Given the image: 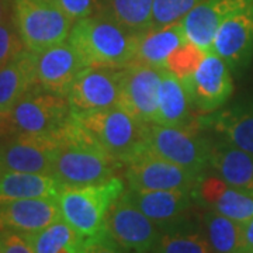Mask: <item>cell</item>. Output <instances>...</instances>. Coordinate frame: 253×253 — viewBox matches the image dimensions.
I'll list each match as a JSON object with an SVG mask.
<instances>
[{
	"instance_id": "cell-25",
	"label": "cell",
	"mask_w": 253,
	"mask_h": 253,
	"mask_svg": "<svg viewBox=\"0 0 253 253\" xmlns=\"http://www.w3.org/2000/svg\"><path fill=\"white\" fill-rule=\"evenodd\" d=\"M154 0H96V11L141 34L152 28Z\"/></svg>"
},
{
	"instance_id": "cell-34",
	"label": "cell",
	"mask_w": 253,
	"mask_h": 253,
	"mask_svg": "<svg viewBox=\"0 0 253 253\" xmlns=\"http://www.w3.org/2000/svg\"><path fill=\"white\" fill-rule=\"evenodd\" d=\"M54 1L73 21L89 17L96 11V0H54Z\"/></svg>"
},
{
	"instance_id": "cell-19",
	"label": "cell",
	"mask_w": 253,
	"mask_h": 253,
	"mask_svg": "<svg viewBox=\"0 0 253 253\" xmlns=\"http://www.w3.org/2000/svg\"><path fill=\"white\" fill-rule=\"evenodd\" d=\"M128 200L152 219L162 229L184 219L194 201V193L187 190H129L126 191Z\"/></svg>"
},
{
	"instance_id": "cell-27",
	"label": "cell",
	"mask_w": 253,
	"mask_h": 253,
	"mask_svg": "<svg viewBox=\"0 0 253 253\" xmlns=\"http://www.w3.org/2000/svg\"><path fill=\"white\" fill-rule=\"evenodd\" d=\"M201 228L212 253H245L244 225L208 210L201 218Z\"/></svg>"
},
{
	"instance_id": "cell-3",
	"label": "cell",
	"mask_w": 253,
	"mask_h": 253,
	"mask_svg": "<svg viewBox=\"0 0 253 253\" xmlns=\"http://www.w3.org/2000/svg\"><path fill=\"white\" fill-rule=\"evenodd\" d=\"M126 190L123 179L113 176L109 180L82 187H63L58 196L62 219L83 238H94L106 231L110 208Z\"/></svg>"
},
{
	"instance_id": "cell-35",
	"label": "cell",
	"mask_w": 253,
	"mask_h": 253,
	"mask_svg": "<svg viewBox=\"0 0 253 253\" xmlns=\"http://www.w3.org/2000/svg\"><path fill=\"white\" fill-rule=\"evenodd\" d=\"M87 253H126V251L113 239V236L106 229L100 235L89 238Z\"/></svg>"
},
{
	"instance_id": "cell-10",
	"label": "cell",
	"mask_w": 253,
	"mask_h": 253,
	"mask_svg": "<svg viewBox=\"0 0 253 253\" xmlns=\"http://www.w3.org/2000/svg\"><path fill=\"white\" fill-rule=\"evenodd\" d=\"M162 66L129 63L124 68L118 106L144 124L158 123V99L162 82Z\"/></svg>"
},
{
	"instance_id": "cell-15",
	"label": "cell",
	"mask_w": 253,
	"mask_h": 253,
	"mask_svg": "<svg viewBox=\"0 0 253 253\" xmlns=\"http://www.w3.org/2000/svg\"><path fill=\"white\" fill-rule=\"evenodd\" d=\"M253 0H204L183 18L190 42L206 52L212 51V42L219 26L238 11L251 6Z\"/></svg>"
},
{
	"instance_id": "cell-1",
	"label": "cell",
	"mask_w": 253,
	"mask_h": 253,
	"mask_svg": "<svg viewBox=\"0 0 253 253\" xmlns=\"http://www.w3.org/2000/svg\"><path fill=\"white\" fill-rule=\"evenodd\" d=\"M123 166L72 117L58 132L52 176L62 187H82L109 180Z\"/></svg>"
},
{
	"instance_id": "cell-6",
	"label": "cell",
	"mask_w": 253,
	"mask_h": 253,
	"mask_svg": "<svg viewBox=\"0 0 253 253\" xmlns=\"http://www.w3.org/2000/svg\"><path fill=\"white\" fill-rule=\"evenodd\" d=\"M145 146L152 154L200 176L210 166L211 144L197 134L196 128L146 124Z\"/></svg>"
},
{
	"instance_id": "cell-12",
	"label": "cell",
	"mask_w": 253,
	"mask_h": 253,
	"mask_svg": "<svg viewBox=\"0 0 253 253\" xmlns=\"http://www.w3.org/2000/svg\"><path fill=\"white\" fill-rule=\"evenodd\" d=\"M56 135H11L0 145V165L3 172L51 174L54 170Z\"/></svg>"
},
{
	"instance_id": "cell-30",
	"label": "cell",
	"mask_w": 253,
	"mask_h": 253,
	"mask_svg": "<svg viewBox=\"0 0 253 253\" xmlns=\"http://www.w3.org/2000/svg\"><path fill=\"white\" fill-rule=\"evenodd\" d=\"M206 55H207L206 51H203L196 44L186 41L183 45L174 49L172 55L168 58V61L165 63V69H168L180 81H187L189 78H191V75L197 71V68L206 58Z\"/></svg>"
},
{
	"instance_id": "cell-4",
	"label": "cell",
	"mask_w": 253,
	"mask_h": 253,
	"mask_svg": "<svg viewBox=\"0 0 253 253\" xmlns=\"http://www.w3.org/2000/svg\"><path fill=\"white\" fill-rule=\"evenodd\" d=\"M73 116L101 148L123 166L144 146L146 124L120 106L79 114L73 113Z\"/></svg>"
},
{
	"instance_id": "cell-9",
	"label": "cell",
	"mask_w": 253,
	"mask_h": 253,
	"mask_svg": "<svg viewBox=\"0 0 253 253\" xmlns=\"http://www.w3.org/2000/svg\"><path fill=\"white\" fill-rule=\"evenodd\" d=\"M106 229L126 253H149L162 234V228L128 200L124 194L110 208Z\"/></svg>"
},
{
	"instance_id": "cell-21",
	"label": "cell",
	"mask_w": 253,
	"mask_h": 253,
	"mask_svg": "<svg viewBox=\"0 0 253 253\" xmlns=\"http://www.w3.org/2000/svg\"><path fill=\"white\" fill-rule=\"evenodd\" d=\"M210 168L229 186L253 193V154L228 141L211 145Z\"/></svg>"
},
{
	"instance_id": "cell-18",
	"label": "cell",
	"mask_w": 253,
	"mask_h": 253,
	"mask_svg": "<svg viewBox=\"0 0 253 253\" xmlns=\"http://www.w3.org/2000/svg\"><path fill=\"white\" fill-rule=\"evenodd\" d=\"M212 52L234 69L249 62L253 54V3L219 26L212 42Z\"/></svg>"
},
{
	"instance_id": "cell-23",
	"label": "cell",
	"mask_w": 253,
	"mask_h": 253,
	"mask_svg": "<svg viewBox=\"0 0 253 253\" xmlns=\"http://www.w3.org/2000/svg\"><path fill=\"white\" fill-rule=\"evenodd\" d=\"M191 104L193 101L184 82L165 69L158 99V124L194 128Z\"/></svg>"
},
{
	"instance_id": "cell-7",
	"label": "cell",
	"mask_w": 253,
	"mask_h": 253,
	"mask_svg": "<svg viewBox=\"0 0 253 253\" xmlns=\"http://www.w3.org/2000/svg\"><path fill=\"white\" fill-rule=\"evenodd\" d=\"M10 117L14 135H56L72 117V109L66 97L36 87L11 107Z\"/></svg>"
},
{
	"instance_id": "cell-37",
	"label": "cell",
	"mask_w": 253,
	"mask_h": 253,
	"mask_svg": "<svg viewBox=\"0 0 253 253\" xmlns=\"http://www.w3.org/2000/svg\"><path fill=\"white\" fill-rule=\"evenodd\" d=\"M245 253H253V218L244 225Z\"/></svg>"
},
{
	"instance_id": "cell-40",
	"label": "cell",
	"mask_w": 253,
	"mask_h": 253,
	"mask_svg": "<svg viewBox=\"0 0 253 253\" xmlns=\"http://www.w3.org/2000/svg\"><path fill=\"white\" fill-rule=\"evenodd\" d=\"M0 253H1V252H0Z\"/></svg>"
},
{
	"instance_id": "cell-16",
	"label": "cell",
	"mask_w": 253,
	"mask_h": 253,
	"mask_svg": "<svg viewBox=\"0 0 253 253\" xmlns=\"http://www.w3.org/2000/svg\"><path fill=\"white\" fill-rule=\"evenodd\" d=\"M62 219L58 199H27L0 203V231L36 234Z\"/></svg>"
},
{
	"instance_id": "cell-5",
	"label": "cell",
	"mask_w": 253,
	"mask_h": 253,
	"mask_svg": "<svg viewBox=\"0 0 253 253\" xmlns=\"http://www.w3.org/2000/svg\"><path fill=\"white\" fill-rule=\"evenodd\" d=\"M13 20L26 49L34 54L68 41L75 23L54 0H13Z\"/></svg>"
},
{
	"instance_id": "cell-39",
	"label": "cell",
	"mask_w": 253,
	"mask_h": 253,
	"mask_svg": "<svg viewBox=\"0 0 253 253\" xmlns=\"http://www.w3.org/2000/svg\"><path fill=\"white\" fill-rule=\"evenodd\" d=\"M1 174H3V169H1V165H0V177H1Z\"/></svg>"
},
{
	"instance_id": "cell-22",
	"label": "cell",
	"mask_w": 253,
	"mask_h": 253,
	"mask_svg": "<svg viewBox=\"0 0 253 253\" xmlns=\"http://www.w3.org/2000/svg\"><path fill=\"white\" fill-rule=\"evenodd\" d=\"M186 41L189 40L181 21L166 27L151 28L138 37L134 62L165 68L173 51Z\"/></svg>"
},
{
	"instance_id": "cell-26",
	"label": "cell",
	"mask_w": 253,
	"mask_h": 253,
	"mask_svg": "<svg viewBox=\"0 0 253 253\" xmlns=\"http://www.w3.org/2000/svg\"><path fill=\"white\" fill-rule=\"evenodd\" d=\"M203 124L224 136V141L253 154V110H228L203 118Z\"/></svg>"
},
{
	"instance_id": "cell-14",
	"label": "cell",
	"mask_w": 253,
	"mask_h": 253,
	"mask_svg": "<svg viewBox=\"0 0 253 253\" xmlns=\"http://www.w3.org/2000/svg\"><path fill=\"white\" fill-rule=\"evenodd\" d=\"M86 68L75 46L65 41L37 54V79L44 90L68 97L73 81Z\"/></svg>"
},
{
	"instance_id": "cell-2",
	"label": "cell",
	"mask_w": 253,
	"mask_h": 253,
	"mask_svg": "<svg viewBox=\"0 0 253 253\" xmlns=\"http://www.w3.org/2000/svg\"><path fill=\"white\" fill-rule=\"evenodd\" d=\"M138 37L116 20L94 13L73 23L68 41L86 66L126 68L134 62Z\"/></svg>"
},
{
	"instance_id": "cell-17",
	"label": "cell",
	"mask_w": 253,
	"mask_h": 253,
	"mask_svg": "<svg viewBox=\"0 0 253 253\" xmlns=\"http://www.w3.org/2000/svg\"><path fill=\"white\" fill-rule=\"evenodd\" d=\"M194 199L241 225L248 224L253 218L252 191L229 186L218 176L201 177L194 191Z\"/></svg>"
},
{
	"instance_id": "cell-13",
	"label": "cell",
	"mask_w": 253,
	"mask_h": 253,
	"mask_svg": "<svg viewBox=\"0 0 253 253\" xmlns=\"http://www.w3.org/2000/svg\"><path fill=\"white\" fill-rule=\"evenodd\" d=\"M184 84L193 104L208 113L224 106L234 91V82L229 65L215 52H207L197 71Z\"/></svg>"
},
{
	"instance_id": "cell-36",
	"label": "cell",
	"mask_w": 253,
	"mask_h": 253,
	"mask_svg": "<svg viewBox=\"0 0 253 253\" xmlns=\"http://www.w3.org/2000/svg\"><path fill=\"white\" fill-rule=\"evenodd\" d=\"M14 135V126L11 123L10 111L0 109V138Z\"/></svg>"
},
{
	"instance_id": "cell-38",
	"label": "cell",
	"mask_w": 253,
	"mask_h": 253,
	"mask_svg": "<svg viewBox=\"0 0 253 253\" xmlns=\"http://www.w3.org/2000/svg\"><path fill=\"white\" fill-rule=\"evenodd\" d=\"M13 20V0H0V23Z\"/></svg>"
},
{
	"instance_id": "cell-11",
	"label": "cell",
	"mask_w": 253,
	"mask_h": 253,
	"mask_svg": "<svg viewBox=\"0 0 253 253\" xmlns=\"http://www.w3.org/2000/svg\"><path fill=\"white\" fill-rule=\"evenodd\" d=\"M124 68L86 66L73 81L68 101L73 113H87L118 106Z\"/></svg>"
},
{
	"instance_id": "cell-33",
	"label": "cell",
	"mask_w": 253,
	"mask_h": 253,
	"mask_svg": "<svg viewBox=\"0 0 253 253\" xmlns=\"http://www.w3.org/2000/svg\"><path fill=\"white\" fill-rule=\"evenodd\" d=\"M1 253H34L27 236L14 231H0Z\"/></svg>"
},
{
	"instance_id": "cell-24",
	"label": "cell",
	"mask_w": 253,
	"mask_h": 253,
	"mask_svg": "<svg viewBox=\"0 0 253 253\" xmlns=\"http://www.w3.org/2000/svg\"><path fill=\"white\" fill-rule=\"evenodd\" d=\"M62 184L51 174L3 172L0 177V203L27 199H58Z\"/></svg>"
},
{
	"instance_id": "cell-31",
	"label": "cell",
	"mask_w": 253,
	"mask_h": 253,
	"mask_svg": "<svg viewBox=\"0 0 253 253\" xmlns=\"http://www.w3.org/2000/svg\"><path fill=\"white\" fill-rule=\"evenodd\" d=\"M201 1L204 0H154L152 28L180 23Z\"/></svg>"
},
{
	"instance_id": "cell-8",
	"label": "cell",
	"mask_w": 253,
	"mask_h": 253,
	"mask_svg": "<svg viewBox=\"0 0 253 253\" xmlns=\"http://www.w3.org/2000/svg\"><path fill=\"white\" fill-rule=\"evenodd\" d=\"M201 177L152 154L145 144L126 163V180L129 190H187L194 193Z\"/></svg>"
},
{
	"instance_id": "cell-20",
	"label": "cell",
	"mask_w": 253,
	"mask_h": 253,
	"mask_svg": "<svg viewBox=\"0 0 253 253\" xmlns=\"http://www.w3.org/2000/svg\"><path fill=\"white\" fill-rule=\"evenodd\" d=\"M38 86L37 54L24 49L0 69V109L10 111L26 93Z\"/></svg>"
},
{
	"instance_id": "cell-32",
	"label": "cell",
	"mask_w": 253,
	"mask_h": 253,
	"mask_svg": "<svg viewBox=\"0 0 253 253\" xmlns=\"http://www.w3.org/2000/svg\"><path fill=\"white\" fill-rule=\"evenodd\" d=\"M26 49L14 20L0 23V69Z\"/></svg>"
},
{
	"instance_id": "cell-29",
	"label": "cell",
	"mask_w": 253,
	"mask_h": 253,
	"mask_svg": "<svg viewBox=\"0 0 253 253\" xmlns=\"http://www.w3.org/2000/svg\"><path fill=\"white\" fill-rule=\"evenodd\" d=\"M34 253H59L65 246H71L81 235L63 219L46 226L36 234H24Z\"/></svg>"
},
{
	"instance_id": "cell-28",
	"label": "cell",
	"mask_w": 253,
	"mask_h": 253,
	"mask_svg": "<svg viewBox=\"0 0 253 253\" xmlns=\"http://www.w3.org/2000/svg\"><path fill=\"white\" fill-rule=\"evenodd\" d=\"M152 253H212L201 229H194L186 219L162 229Z\"/></svg>"
}]
</instances>
